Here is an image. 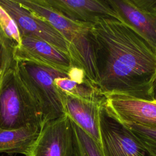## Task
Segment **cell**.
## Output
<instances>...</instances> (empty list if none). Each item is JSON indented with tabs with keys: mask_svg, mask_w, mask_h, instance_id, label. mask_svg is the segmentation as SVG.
I'll return each instance as SVG.
<instances>
[{
	"mask_svg": "<svg viewBox=\"0 0 156 156\" xmlns=\"http://www.w3.org/2000/svg\"><path fill=\"white\" fill-rule=\"evenodd\" d=\"M96 87L104 96L156 100V49L120 20L90 26Z\"/></svg>",
	"mask_w": 156,
	"mask_h": 156,
	"instance_id": "1",
	"label": "cell"
},
{
	"mask_svg": "<svg viewBox=\"0 0 156 156\" xmlns=\"http://www.w3.org/2000/svg\"><path fill=\"white\" fill-rule=\"evenodd\" d=\"M22 6L54 27L69 44V55L74 66L82 69L96 87V74L90 26L73 21L52 9L44 0H16Z\"/></svg>",
	"mask_w": 156,
	"mask_h": 156,
	"instance_id": "2",
	"label": "cell"
},
{
	"mask_svg": "<svg viewBox=\"0 0 156 156\" xmlns=\"http://www.w3.org/2000/svg\"><path fill=\"white\" fill-rule=\"evenodd\" d=\"M15 68L42 115L43 124L65 114L62 93L54 80L68 77L66 73L34 62L16 58Z\"/></svg>",
	"mask_w": 156,
	"mask_h": 156,
	"instance_id": "3",
	"label": "cell"
},
{
	"mask_svg": "<svg viewBox=\"0 0 156 156\" xmlns=\"http://www.w3.org/2000/svg\"><path fill=\"white\" fill-rule=\"evenodd\" d=\"M43 116L14 66L0 87V129H16L31 124L41 126Z\"/></svg>",
	"mask_w": 156,
	"mask_h": 156,
	"instance_id": "4",
	"label": "cell"
},
{
	"mask_svg": "<svg viewBox=\"0 0 156 156\" xmlns=\"http://www.w3.org/2000/svg\"><path fill=\"white\" fill-rule=\"evenodd\" d=\"M99 122L104 156H151L129 128L110 111L105 99L99 109Z\"/></svg>",
	"mask_w": 156,
	"mask_h": 156,
	"instance_id": "5",
	"label": "cell"
},
{
	"mask_svg": "<svg viewBox=\"0 0 156 156\" xmlns=\"http://www.w3.org/2000/svg\"><path fill=\"white\" fill-rule=\"evenodd\" d=\"M30 154L32 156H74V130L71 118L65 114L43 123Z\"/></svg>",
	"mask_w": 156,
	"mask_h": 156,
	"instance_id": "6",
	"label": "cell"
},
{
	"mask_svg": "<svg viewBox=\"0 0 156 156\" xmlns=\"http://www.w3.org/2000/svg\"><path fill=\"white\" fill-rule=\"evenodd\" d=\"M118 19L156 49V0H107Z\"/></svg>",
	"mask_w": 156,
	"mask_h": 156,
	"instance_id": "7",
	"label": "cell"
},
{
	"mask_svg": "<svg viewBox=\"0 0 156 156\" xmlns=\"http://www.w3.org/2000/svg\"><path fill=\"white\" fill-rule=\"evenodd\" d=\"M0 5L16 24L21 37H36L69 54L68 41L48 22L22 6L16 0H0Z\"/></svg>",
	"mask_w": 156,
	"mask_h": 156,
	"instance_id": "8",
	"label": "cell"
},
{
	"mask_svg": "<svg viewBox=\"0 0 156 156\" xmlns=\"http://www.w3.org/2000/svg\"><path fill=\"white\" fill-rule=\"evenodd\" d=\"M105 103L121 122L156 129V100L149 101L118 95L105 96Z\"/></svg>",
	"mask_w": 156,
	"mask_h": 156,
	"instance_id": "9",
	"label": "cell"
},
{
	"mask_svg": "<svg viewBox=\"0 0 156 156\" xmlns=\"http://www.w3.org/2000/svg\"><path fill=\"white\" fill-rule=\"evenodd\" d=\"M16 59L34 62L68 74L74 66L69 54L34 37H21V44L15 50Z\"/></svg>",
	"mask_w": 156,
	"mask_h": 156,
	"instance_id": "10",
	"label": "cell"
},
{
	"mask_svg": "<svg viewBox=\"0 0 156 156\" xmlns=\"http://www.w3.org/2000/svg\"><path fill=\"white\" fill-rule=\"evenodd\" d=\"M44 1L54 11L77 23L93 24L102 18L113 17L118 19L107 0Z\"/></svg>",
	"mask_w": 156,
	"mask_h": 156,
	"instance_id": "11",
	"label": "cell"
},
{
	"mask_svg": "<svg viewBox=\"0 0 156 156\" xmlns=\"http://www.w3.org/2000/svg\"><path fill=\"white\" fill-rule=\"evenodd\" d=\"M61 93L65 114L100 144L99 113L105 96L99 99H85Z\"/></svg>",
	"mask_w": 156,
	"mask_h": 156,
	"instance_id": "12",
	"label": "cell"
},
{
	"mask_svg": "<svg viewBox=\"0 0 156 156\" xmlns=\"http://www.w3.org/2000/svg\"><path fill=\"white\" fill-rule=\"evenodd\" d=\"M40 127L31 124L16 129H0V154H30Z\"/></svg>",
	"mask_w": 156,
	"mask_h": 156,
	"instance_id": "13",
	"label": "cell"
},
{
	"mask_svg": "<svg viewBox=\"0 0 156 156\" xmlns=\"http://www.w3.org/2000/svg\"><path fill=\"white\" fill-rule=\"evenodd\" d=\"M57 88L62 93L85 99H99L104 97L90 82L79 83L68 77H59L54 80Z\"/></svg>",
	"mask_w": 156,
	"mask_h": 156,
	"instance_id": "14",
	"label": "cell"
},
{
	"mask_svg": "<svg viewBox=\"0 0 156 156\" xmlns=\"http://www.w3.org/2000/svg\"><path fill=\"white\" fill-rule=\"evenodd\" d=\"M73 123L74 130V156H104L100 144L73 121Z\"/></svg>",
	"mask_w": 156,
	"mask_h": 156,
	"instance_id": "15",
	"label": "cell"
},
{
	"mask_svg": "<svg viewBox=\"0 0 156 156\" xmlns=\"http://www.w3.org/2000/svg\"><path fill=\"white\" fill-rule=\"evenodd\" d=\"M15 48L0 27V87L5 74L15 64Z\"/></svg>",
	"mask_w": 156,
	"mask_h": 156,
	"instance_id": "16",
	"label": "cell"
},
{
	"mask_svg": "<svg viewBox=\"0 0 156 156\" xmlns=\"http://www.w3.org/2000/svg\"><path fill=\"white\" fill-rule=\"evenodd\" d=\"M123 124L139 140L151 156H156V129L147 128L134 124Z\"/></svg>",
	"mask_w": 156,
	"mask_h": 156,
	"instance_id": "17",
	"label": "cell"
},
{
	"mask_svg": "<svg viewBox=\"0 0 156 156\" xmlns=\"http://www.w3.org/2000/svg\"><path fill=\"white\" fill-rule=\"evenodd\" d=\"M0 27L7 37L13 43L16 48L21 44V36L16 24L1 5Z\"/></svg>",
	"mask_w": 156,
	"mask_h": 156,
	"instance_id": "18",
	"label": "cell"
},
{
	"mask_svg": "<svg viewBox=\"0 0 156 156\" xmlns=\"http://www.w3.org/2000/svg\"><path fill=\"white\" fill-rule=\"evenodd\" d=\"M25 156H32V155H31L30 154H28V155H25Z\"/></svg>",
	"mask_w": 156,
	"mask_h": 156,
	"instance_id": "19",
	"label": "cell"
},
{
	"mask_svg": "<svg viewBox=\"0 0 156 156\" xmlns=\"http://www.w3.org/2000/svg\"><path fill=\"white\" fill-rule=\"evenodd\" d=\"M0 156H3V155H0Z\"/></svg>",
	"mask_w": 156,
	"mask_h": 156,
	"instance_id": "20",
	"label": "cell"
}]
</instances>
